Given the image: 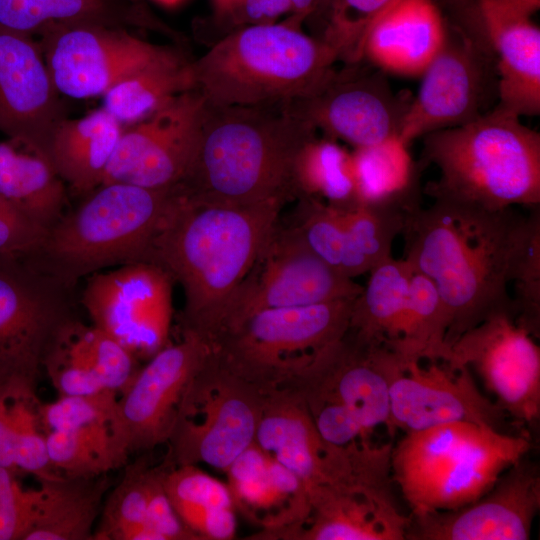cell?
<instances>
[{"label":"cell","instance_id":"cell-38","mask_svg":"<svg viewBox=\"0 0 540 540\" xmlns=\"http://www.w3.org/2000/svg\"><path fill=\"white\" fill-rule=\"evenodd\" d=\"M296 198L309 197L337 209L359 204L351 152L336 140L315 136L299 150L293 170Z\"/></svg>","mask_w":540,"mask_h":540},{"label":"cell","instance_id":"cell-53","mask_svg":"<svg viewBox=\"0 0 540 540\" xmlns=\"http://www.w3.org/2000/svg\"><path fill=\"white\" fill-rule=\"evenodd\" d=\"M154 2L163 5L165 7H174L178 5L183 0H153Z\"/></svg>","mask_w":540,"mask_h":540},{"label":"cell","instance_id":"cell-47","mask_svg":"<svg viewBox=\"0 0 540 540\" xmlns=\"http://www.w3.org/2000/svg\"><path fill=\"white\" fill-rule=\"evenodd\" d=\"M47 230L0 195V258H29Z\"/></svg>","mask_w":540,"mask_h":540},{"label":"cell","instance_id":"cell-22","mask_svg":"<svg viewBox=\"0 0 540 540\" xmlns=\"http://www.w3.org/2000/svg\"><path fill=\"white\" fill-rule=\"evenodd\" d=\"M506 415L480 392L470 368L453 369L444 361H429L427 366L410 362L390 386L385 426L391 435L398 429L408 433L452 422L499 430Z\"/></svg>","mask_w":540,"mask_h":540},{"label":"cell","instance_id":"cell-10","mask_svg":"<svg viewBox=\"0 0 540 540\" xmlns=\"http://www.w3.org/2000/svg\"><path fill=\"white\" fill-rule=\"evenodd\" d=\"M263 395L212 352L184 394L165 461L225 471L255 440Z\"/></svg>","mask_w":540,"mask_h":540},{"label":"cell","instance_id":"cell-51","mask_svg":"<svg viewBox=\"0 0 540 540\" xmlns=\"http://www.w3.org/2000/svg\"><path fill=\"white\" fill-rule=\"evenodd\" d=\"M239 0H213L215 10L219 16L228 15Z\"/></svg>","mask_w":540,"mask_h":540},{"label":"cell","instance_id":"cell-37","mask_svg":"<svg viewBox=\"0 0 540 540\" xmlns=\"http://www.w3.org/2000/svg\"><path fill=\"white\" fill-rule=\"evenodd\" d=\"M408 211L396 205L367 204L341 210L340 273L354 279L392 256L393 241L402 233Z\"/></svg>","mask_w":540,"mask_h":540},{"label":"cell","instance_id":"cell-31","mask_svg":"<svg viewBox=\"0 0 540 540\" xmlns=\"http://www.w3.org/2000/svg\"><path fill=\"white\" fill-rule=\"evenodd\" d=\"M31 524L23 540H93L111 487L107 474L39 480Z\"/></svg>","mask_w":540,"mask_h":540},{"label":"cell","instance_id":"cell-12","mask_svg":"<svg viewBox=\"0 0 540 540\" xmlns=\"http://www.w3.org/2000/svg\"><path fill=\"white\" fill-rule=\"evenodd\" d=\"M362 289L316 256L293 225L277 223L228 304L211 343L258 311L355 299Z\"/></svg>","mask_w":540,"mask_h":540},{"label":"cell","instance_id":"cell-40","mask_svg":"<svg viewBox=\"0 0 540 540\" xmlns=\"http://www.w3.org/2000/svg\"><path fill=\"white\" fill-rule=\"evenodd\" d=\"M144 456L124 466L120 482L106 494L93 540H156L146 524V473Z\"/></svg>","mask_w":540,"mask_h":540},{"label":"cell","instance_id":"cell-30","mask_svg":"<svg viewBox=\"0 0 540 540\" xmlns=\"http://www.w3.org/2000/svg\"><path fill=\"white\" fill-rule=\"evenodd\" d=\"M123 126L102 107L78 119H63L49 145V160L76 195L85 197L102 185Z\"/></svg>","mask_w":540,"mask_h":540},{"label":"cell","instance_id":"cell-3","mask_svg":"<svg viewBox=\"0 0 540 540\" xmlns=\"http://www.w3.org/2000/svg\"><path fill=\"white\" fill-rule=\"evenodd\" d=\"M316 132L285 103L217 106L205 101L198 147L178 185L188 197L210 203L284 204L296 197V156Z\"/></svg>","mask_w":540,"mask_h":540},{"label":"cell","instance_id":"cell-33","mask_svg":"<svg viewBox=\"0 0 540 540\" xmlns=\"http://www.w3.org/2000/svg\"><path fill=\"white\" fill-rule=\"evenodd\" d=\"M0 195L48 230L65 213L67 189L50 160L0 141Z\"/></svg>","mask_w":540,"mask_h":540},{"label":"cell","instance_id":"cell-4","mask_svg":"<svg viewBox=\"0 0 540 540\" xmlns=\"http://www.w3.org/2000/svg\"><path fill=\"white\" fill-rule=\"evenodd\" d=\"M422 139L420 167L433 164L439 171L424 188L433 200L489 211L540 206V134L516 114L495 105L469 123Z\"/></svg>","mask_w":540,"mask_h":540},{"label":"cell","instance_id":"cell-7","mask_svg":"<svg viewBox=\"0 0 540 540\" xmlns=\"http://www.w3.org/2000/svg\"><path fill=\"white\" fill-rule=\"evenodd\" d=\"M530 447L528 437L487 425L440 424L392 446V478L411 514L452 510L486 493Z\"/></svg>","mask_w":540,"mask_h":540},{"label":"cell","instance_id":"cell-24","mask_svg":"<svg viewBox=\"0 0 540 540\" xmlns=\"http://www.w3.org/2000/svg\"><path fill=\"white\" fill-rule=\"evenodd\" d=\"M224 472L235 509L262 527L261 536L294 540L311 513L308 492L298 476L256 442Z\"/></svg>","mask_w":540,"mask_h":540},{"label":"cell","instance_id":"cell-36","mask_svg":"<svg viewBox=\"0 0 540 540\" xmlns=\"http://www.w3.org/2000/svg\"><path fill=\"white\" fill-rule=\"evenodd\" d=\"M191 62L175 51L114 85L103 95L102 108L123 127L149 117L177 95L193 89Z\"/></svg>","mask_w":540,"mask_h":540},{"label":"cell","instance_id":"cell-45","mask_svg":"<svg viewBox=\"0 0 540 540\" xmlns=\"http://www.w3.org/2000/svg\"><path fill=\"white\" fill-rule=\"evenodd\" d=\"M164 471V462L160 466H149L147 469V527L156 540H200L176 513L165 490Z\"/></svg>","mask_w":540,"mask_h":540},{"label":"cell","instance_id":"cell-5","mask_svg":"<svg viewBox=\"0 0 540 540\" xmlns=\"http://www.w3.org/2000/svg\"><path fill=\"white\" fill-rule=\"evenodd\" d=\"M339 59L324 39L288 21L243 26L192 60L193 89L210 105L288 103L320 90Z\"/></svg>","mask_w":540,"mask_h":540},{"label":"cell","instance_id":"cell-49","mask_svg":"<svg viewBox=\"0 0 540 540\" xmlns=\"http://www.w3.org/2000/svg\"><path fill=\"white\" fill-rule=\"evenodd\" d=\"M290 12H292L290 0H239L226 16L240 28L274 23L276 19Z\"/></svg>","mask_w":540,"mask_h":540},{"label":"cell","instance_id":"cell-13","mask_svg":"<svg viewBox=\"0 0 540 540\" xmlns=\"http://www.w3.org/2000/svg\"><path fill=\"white\" fill-rule=\"evenodd\" d=\"M85 279L79 302L92 325L137 360H148L168 345L173 279L164 269L150 262H135Z\"/></svg>","mask_w":540,"mask_h":540},{"label":"cell","instance_id":"cell-34","mask_svg":"<svg viewBox=\"0 0 540 540\" xmlns=\"http://www.w3.org/2000/svg\"><path fill=\"white\" fill-rule=\"evenodd\" d=\"M351 157L359 204L396 205L407 210L420 205L419 175L423 169L400 136L354 148Z\"/></svg>","mask_w":540,"mask_h":540},{"label":"cell","instance_id":"cell-26","mask_svg":"<svg viewBox=\"0 0 540 540\" xmlns=\"http://www.w3.org/2000/svg\"><path fill=\"white\" fill-rule=\"evenodd\" d=\"M481 31L495 59L496 106L522 116L540 113V29L531 15L478 0Z\"/></svg>","mask_w":540,"mask_h":540},{"label":"cell","instance_id":"cell-48","mask_svg":"<svg viewBox=\"0 0 540 540\" xmlns=\"http://www.w3.org/2000/svg\"><path fill=\"white\" fill-rule=\"evenodd\" d=\"M308 410L319 435L328 443L342 446L368 438L369 434L357 418L343 406L323 404Z\"/></svg>","mask_w":540,"mask_h":540},{"label":"cell","instance_id":"cell-25","mask_svg":"<svg viewBox=\"0 0 540 540\" xmlns=\"http://www.w3.org/2000/svg\"><path fill=\"white\" fill-rule=\"evenodd\" d=\"M138 360L101 329L68 320L43 360V370L59 396L120 394L139 369Z\"/></svg>","mask_w":540,"mask_h":540},{"label":"cell","instance_id":"cell-21","mask_svg":"<svg viewBox=\"0 0 540 540\" xmlns=\"http://www.w3.org/2000/svg\"><path fill=\"white\" fill-rule=\"evenodd\" d=\"M119 394L59 396L41 403L40 422L47 453L56 472L71 477H96L124 467L129 455L118 426Z\"/></svg>","mask_w":540,"mask_h":540},{"label":"cell","instance_id":"cell-35","mask_svg":"<svg viewBox=\"0 0 540 540\" xmlns=\"http://www.w3.org/2000/svg\"><path fill=\"white\" fill-rule=\"evenodd\" d=\"M368 273L367 284L353 301L347 331L392 348L401 333L414 271L404 258L390 256Z\"/></svg>","mask_w":540,"mask_h":540},{"label":"cell","instance_id":"cell-42","mask_svg":"<svg viewBox=\"0 0 540 540\" xmlns=\"http://www.w3.org/2000/svg\"><path fill=\"white\" fill-rule=\"evenodd\" d=\"M519 244L511 284L512 314L515 322L532 336L540 333V206L529 208Z\"/></svg>","mask_w":540,"mask_h":540},{"label":"cell","instance_id":"cell-15","mask_svg":"<svg viewBox=\"0 0 540 540\" xmlns=\"http://www.w3.org/2000/svg\"><path fill=\"white\" fill-rule=\"evenodd\" d=\"M406 368L387 344L361 340L346 331L321 349L291 389L308 408L340 405L352 412L368 434L389 418V391Z\"/></svg>","mask_w":540,"mask_h":540},{"label":"cell","instance_id":"cell-27","mask_svg":"<svg viewBox=\"0 0 540 540\" xmlns=\"http://www.w3.org/2000/svg\"><path fill=\"white\" fill-rule=\"evenodd\" d=\"M311 513L294 540H405L392 483L317 486L307 490Z\"/></svg>","mask_w":540,"mask_h":540},{"label":"cell","instance_id":"cell-11","mask_svg":"<svg viewBox=\"0 0 540 540\" xmlns=\"http://www.w3.org/2000/svg\"><path fill=\"white\" fill-rule=\"evenodd\" d=\"M420 76L399 133L408 144L469 123L497 103L495 59L484 35L448 26L443 46Z\"/></svg>","mask_w":540,"mask_h":540},{"label":"cell","instance_id":"cell-41","mask_svg":"<svg viewBox=\"0 0 540 540\" xmlns=\"http://www.w3.org/2000/svg\"><path fill=\"white\" fill-rule=\"evenodd\" d=\"M164 464L165 490L176 513L192 532L212 511L235 508L228 485L197 465Z\"/></svg>","mask_w":540,"mask_h":540},{"label":"cell","instance_id":"cell-43","mask_svg":"<svg viewBox=\"0 0 540 540\" xmlns=\"http://www.w3.org/2000/svg\"><path fill=\"white\" fill-rule=\"evenodd\" d=\"M47 453L37 405L0 396V466L13 471L39 464Z\"/></svg>","mask_w":540,"mask_h":540},{"label":"cell","instance_id":"cell-20","mask_svg":"<svg viewBox=\"0 0 540 540\" xmlns=\"http://www.w3.org/2000/svg\"><path fill=\"white\" fill-rule=\"evenodd\" d=\"M540 509L538 465L522 457L473 502L411 514L408 540H528Z\"/></svg>","mask_w":540,"mask_h":540},{"label":"cell","instance_id":"cell-6","mask_svg":"<svg viewBox=\"0 0 540 540\" xmlns=\"http://www.w3.org/2000/svg\"><path fill=\"white\" fill-rule=\"evenodd\" d=\"M176 192L177 185L102 184L65 212L26 259L72 288L106 268L146 262Z\"/></svg>","mask_w":540,"mask_h":540},{"label":"cell","instance_id":"cell-23","mask_svg":"<svg viewBox=\"0 0 540 540\" xmlns=\"http://www.w3.org/2000/svg\"><path fill=\"white\" fill-rule=\"evenodd\" d=\"M61 96L33 36L0 29V131L8 140L49 159L66 118Z\"/></svg>","mask_w":540,"mask_h":540},{"label":"cell","instance_id":"cell-17","mask_svg":"<svg viewBox=\"0 0 540 540\" xmlns=\"http://www.w3.org/2000/svg\"><path fill=\"white\" fill-rule=\"evenodd\" d=\"M451 368H473L497 404L520 424L540 417V347L509 312H498L451 346Z\"/></svg>","mask_w":540,"mask_h":540},{"label":"cell","instance_id":"cell-50","mask_svg":"<svg viewBox=\"0 0 540 540\" xmlns=\"http://www.w3.org/2000/svg\"><path fill=\"white\" fill-rule=\"evenodd\" d=\"M292 6V16L287 21L296 27H300L302 22L314 13L319 0H290Z\"/></svg>","mask_w":540,"mask_h":540},{"label":"cell","instance_id":"cell-29","mask_svg":"<svg viewBox=\"0 0 540 540\" xmlns=\"http://www.w3.org/2000/svg\"><path fill=\"white\" fill-rule=\"evenodd\" d=\"M447 31L435 0H396L367 28L362 60L385 73L420 76L443 46Z\"/></svg>","mask_w":540,"mask_h":540},{"label":"cell","instance_id":"cell-16","mask_svg":"<svg viewBox=\"0 0 540 540\" xmlns=\"http://www.w3.org/2000/svg\"><path fill=\"white\" fill-rule=\"evenodd\" d=\"M205 99L187 90L149 117L123 127L102 184L171 188L184 179L201 133Z\"/></svg>","mask_w":540,"mask_h":540},{"label":"cell","instance_id":"cell-9","mask_svg":"<svg viewBox=\"0 0 540 540\" xmlns=\"http://www.w3.org/2000/svg\"><path fill=\"white\" fill-rule=\"evenodd\" d=\"M75 289L26 258H0V396L37 400L43 360L75 317Z\"/></svg>","mask_w":540,"mask_h":540},{"label":"cell","instance_id":"cell-18","mask_svg":"<svg viewBox=\"0 0 540 540\" xmlns=\"http://www.w3.org/2000/svg\"><path fill=\"white\" fill-rule=\"evenodd\" d=\"M139 368L117 400L122 440L131 453H147L169 441L186 389L212 352L200 335L181 331Z\"/></svg>","mask_w":540,"mask_h":540},{"label":"cell","instance_id":"cell-46","mask_svg":"<svg viewBox=\"0 0 540 540\" xmlns=\"http://www.w3.org/2000/svg\"><path fill=\"white\" fill-rule=\"evenodd\" d=\"M15 471L0 466V540H23L32 521L36 489H23Z\"/></svg>","mask_w":540,"mask_h":540},{"label":"cell","instance_id":"cell-44","mask_svg":"<svg viewBox=\"0 0 540 540\" xmlns=\"http://www.w3.org/2000/svg\"><path fill=\"white\" fill-rule=\"evenodd\" d=\"M396 0H333L322 37L348 63L362 60V42L373 20Z\"/></svg>","mask_w":540,"mask_h":540},{"label":"cell","instance_id":"cell-2","mask_svg":"<svg viewBox=\"0 0 540 540\" xmlns=\"http://www.w3.org/2000/svg\"><path fill=\"white\" fill-rule=\"evenodd\" d=\"M283 204L227 205L176 195L146 262L183 288L181 331L211 343L237 288L252 268Z\"/></svg>","mask_w":540,"mask_h":540},{"label":"cell","instance_id":"cell-1","mask_svg":"<svg viewBox=\"0 0 540 540\" xmlns=\"http://www.w3.org/2000/svg\"><path fill=\"white\" fill-rule=\"evenodd\" d=\"M526 222L512 207L489 211L443 199L407 212L404 259L438 290L449 315V349L489 316L512 314L508 288Z\"/></svg>","mask_w":540,"mask_h":540},{"label":"cell","instance_id":"cell-39","mask_svg":"<svg viewBox=\"0 0 540 540\" xmlns=\"http://www.w3.org/2000/svg\"><path fill=\"white\" fill-rule=\"evenodd\" d=\"M449 315L433 282L414 272L398 340L392 349L407 365L410 362L446 361Z\"/></svg>","mask_w":540,"mask_h":540},{"label":"cell","instance_id":"cell-19","mask_svg":"<svg viewBox=\"0 0 540 540\" xmlns=\"http://www.w3.org/2000/svg\"><path fill=\"white\" fill-rule=\"evenodd\" d=\"M374 68L336 70L316 93L285 105L323 136L354 148L399 136L412 96L395 94L385 72Z\"/></svg>","mask_w":540,"mask_h":540},{"label":"cell","instance_id":"cell-52","mask_svg":"<svg viewBox=\"0 0 540 540\" xmlns=\"http://www.w3.org/2000/svg\"><path fill=\"white\" fill-rule=\"evenodd\" d=\"M333 0H319L318 4H317V7L314 11L315 12H324L328 11L329 7L331 6Z\"/></svg>","mask_w":540,"mask_h":540},{"label":"cell","instance_id":"cell-32","mask_svg":"<svg viewBox=\"0 0 540 540\" xmlns=\"http://www.w3.org/2000/svg\"><path fill=\"white\" fill-rule=\"evenodd\" d=\"M66 24L136 27L171 34L135 0H0V29L33 36Z\"/></svg>","mask_w":540,"mask_h":540},{"label":"cell","instance_id":"cell-8","mask_svg":"<svg viewBox=\"0 0 540 540\" xmlns=\"http://www.w3.org/2000/svg\"><path fill=\"white\" fill-rule=\"evenodd\" d=\"M353 301L258 311L218 335L213 352L262 395L291 388L321 349L344 336Z\"/></svg>","mask_w":540,"mask_h":540},{"label":"cell","instance_id":"cell-14","mask_svg":"<svg viewBox=\"0 0 540 540\" xmlns=\"http://www.w3.org/2000/svg\"><path fill=\"white\" fill-rule=\"evenodd\" d=\"M39 36L56 88L74 99L103 96L121 80L177 51L126 28L98 24L55 25Z\"/></svg>","mask_w":540,"mask_h":540},{"label":"cell","instance_id":"cell-54","mask_svg":"<svg viewBox=\"0 0 540 540\" xmlns=\"http://www.w3.org/2000/svg\"><path fill=\"white\" fill-rule=\"evenodd\" d=\"M135 1L141 2V0H135Z\"/></svg>","mask_w":540,"mask_h":540},{"label":"cell","instance_id":"cell-28","mask_svg":"<svg viewBox=\"0 0 540 540\" xmlns=\"http://www.w3.org/2000/svg\"><path fill=\"white\" fill-rule=\"evenodd\" d=\"M254 441L298 476L306 490L328 484L340 460V446L319 435L305 400L291 388L263 395Z\"/></svg>","mask_w":540,"mask_h":540}]
</instances>
